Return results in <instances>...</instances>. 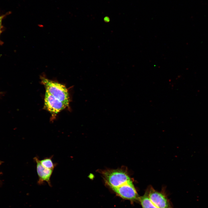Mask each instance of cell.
<instances>
[{
	"label": "cell",
	"mask_w": 208,
	"mask_h": 208,
	"mask_svg": "<svg viewBox=\"0 0 208 208\" xmlns=\"http://www.w3.org/2000/svg\"><path fill=\"white\" fill-rule=\"evenodd\" d=\"M11 13L10 12H8L4 14H0V32L2 33L3 32V27L2 25V21L7 16Z\"/></svg>",
	"instance_id": "9c48e42d"
},
{
	"label": "cell",
	"mask_w": 208,
	"mask_h": 208,
	"mask_svg": "<svg viewBox=\"0 0 208 208\" xmlns=\"http://www.w3.org/2000/svg\"><path fill=\"white\" fill-rule=\"evenodd\" d=\"M103 174L106 182L112 189L132 181L126 172L120 169L106 170Z\"/></svg>",
	"instance_id": "7a4b0ae2"
},
{
	"label": "cell",
	"mask_w": 208,
	"mask_h": 208,
	"mask_svg": "<svg viewBox=\"0 0 208 208\" xmlns=\"http://www.w3.org/2000/svg\"><path fill=\"white\" fill-rule=\"evenodd\" d=\"M1 33L0 32V35L1 34ZM3 44V42L2 41H1L0 39V45H2Z\"/></svg>",
	"instance_id": "30bf717a"
},
{
	"label": "cell",
	"mask_w": 208,
	"mask_h": 208,
	"mask_svg": "<svg viewBox=\"0 0 208 208\" xmlns=\"http://www.w3.org/2000/svg\"><path fill=\"white\" fill-rule=\"evenodd\" d=\"M40 79L42 83L45 88L46 92L69 105L70 97L68 90L65 86L44 76H41Z\"/></svg>",
	"instance_id": "6da1fadb"
},
{
	"label": "cell",
	"mask_w": 208,
	"mask_h": 208,
	"mask_svg": "<svg viewBox=\"0 0 208 208\" xmlns=\"http://www.w3.org/2000/svg\"><path fill=\"white\" fill-rule=\"evenodd\" d=\"M139 200L142 208H158L151 202L146 192L144 195L139 197Z\"/></svg>",
	"instance_id": "52a82bcc"
},
{
	"label": "cell",
	"mask_w": 208,
	"mask_h": 208,
	"mask_svg": "<svg viewBox=\"0 0 208 208\" xmlns=\"http://www.w3.org/2000/svg\"><path fill=\"white\" fill-rule=\"evenodd\" d=\"M52 158V157H46L42 160H39V161L41 165L44 167L53 170L56 164L53 163Z\"/></svg>",
	"instance_id": "ba28073f"
},
{
	"label": "cell",
	"mask_w": 208,
	"mask_h": 208,
	"mask_svg": "<svg viewBox=\"0 0 208 208\" xmlns=\"http://www.w3.org/2000/svg\"><path fill=\"white\" fill-rule=\"evenodd\" d=\"M150 199L158 208H172L168 200L162 192L150 187L146 192Z\"/></svg>",
	"instance_id": "5b68a950"
},
{
	"label": "cell",
	"mask_w": 208,
	"mask_h": 208,
	"mask_svg": "<svg viewBox=\"0 0 208 208\" xmlns=\"http://www.w3.org/2000/svg\"><path fill=\"white\" fill-rule=\"evenodd\" d=\"M1 163H2V161H0V165L1 164Z\"/></svg>",
	"instance_id": "8fae6325"
},
{
	"label": "cell",
	"mask_w": 208,
	"mask_h": 208,
	"mask_svg": "<svg viewBox=\"0 0 208 208\" xmlns=\"http://www.w3.org/2000/svg\"><path fill=\"white\" fill-rule=\"evenodd\" d=\"M69 105L60 101L45 92L44 97V107L53 116L65 109Z\"/></svg>",
	"instance_id": "3957f363"
},
{
	"label": "cell",
	"mask_w": 208,
	"mask_h": 208,
	"mask_svg": "<svg viewBox=\"0 0 208 208\" xmlns=\"http://www.w3.org/2000/svg\"><path fill=\"white\" fill-rule=\"evenodd\" d=\"M112 189L123 198L131 200H139V197L132 181Z\"/></svg>",
	"instance_id": "277c9868"
},
{
	"label": "cell",
	"mask_w": 208,
	"mask_h": 208,
	"mask_svg": "<svg viewBox=\"0 0 208 208\" xmlns=\"http://www.w3.org/2000/svg\"><path fill=\"white\" fill-rule=\"evenodd\" d=\"M34 159L36 164V170L38 177V184L42 185L45 182H46L49 186L51 187L50 178L53 170L46 168L42 166L40 162L38 157H35Z\"/></svg>",
	"instance_id": "8992f818"
}]
</instances>
